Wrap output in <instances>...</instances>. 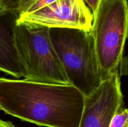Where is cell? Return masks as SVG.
Masks as SVG:
<instances>
[{
  "label": "cell",
  "instance_id": "9c48e42d",
  "mask_svg": "<svg viewBox=\"0 0 128 127\" xmlns=\"http://www.w3.org/2000/svg\"><path fill=\"white\" fill-rule=\"evenodd\" d=\"M128 126V108L120 111L111 120L109 127H126Z\"/></svg>",
  "mask_w": 128,
  "mask_h": 127
},
{
  "label": "cell",
  "instance_id": "30bf717a",
  "mask_svg": "<svg viewBox=\"0 0 128 127\" xmlns=\"http://www.w3.org/2000/svg\"><path fill=\"white\" fill-rule=\"evenodd\" d=\"M56 0H35L33 2H31L29 4L23 11L20 14H29L31 12H34L42 7H45L48 5L50 4L51 3L53 2Z\"/></svg>",
  "mask_w": 128,
  "mask_h": 127
},
{
  "label": "cell",
  "instance_id": "8992f818",
  "mask_svg": "<svg viewBox=\"0 0 128 127\" xmlns=\"http://www.w3.org/2000/svg\"><path fill=\"white\" fill-rule=\"evenodd\" d=\"M93 15L82 0H56L34 12L18 16L16 23L90 31Z\"/></svg>",
  "mask_w": 128,
  "mask_h": 127
},
{
  "label": "cell",
  "instance_id": "4fadbf2b",
  "mask_svg": "<svg viewBox=\"0 0 128 127\" xmlns=\"http://www.w3.org/2000/svg\"><path fill=\"white\" fill-rule=\"evenodd\" d=\"M4 10H5V9H4L3 6H2V3H1V0H0V12L4 11Z\"/></svg>",
  "mask_w": 128,
  "mask_h": 127
},
{
  "label": "cell",
  "instance_id": "52a82bcc",
  "mask_svg": "<svg viewBox=\"0 0 128 127\" xmlns=\"http://www.w3.org/2000/svg\"><path fill=\"white\" fill-rule=\"evenodd\" d=\"M18 16L17 11L0 12V71L16 78L26 75L15 46L14 30Z\"/></svg>",
  "mask_w": 128,
  "mask_h": 127
},
{
  "label": "cell",
  "instance_id": "3957f363",
  "mask_svg": "<svg viewBox=\"0 0 128 127\" xmlns=\"http://www.w3.org/2000/svg\"><path fill=\"white\" fill-rule=\"evenodd\" d=\"M91 31L103 81L120 70L123 63L128 39L127 0H102L93 16Z\"/></svg>",
  "mask_w": 128,
  "mask_h": 127
},
{
  "label": "cell",
  "instance_id": "5bb4252c",
  "mask_svg": "<svg viewBox=\"0 0 128 127\" xmlns=\"http://www.w3.org/2000/svg\"><path fill=\"white\" fill-rule=\"evenodd\" d=\"M128 127V126H127V127Z\"/></svg>",
  "mask_w": 128,
  "mask_h": 127
},
{
  "label": "cell",
  "instance_id": "7a4b0ae2",
  "mask_svg": "<svg viewBox=\"0 0 128 127\" xmlns=\"http://www.w3.org/2000/svg\"><path fill=\"white\" fill-rule=\"evenodd\" d=\"M49 32L70 84L89 95L102 82L91 30L51 27Z\"/></svg>",
  "mask_w": 128,
  "mask_h": 127
},
{
  "label": "cell",
  "instance_id": "6da1fadb",
  "mask_svg": "<svg viewBox=\"0 0 128 127\" xmlns=\"http://www.w3.org/2000/svg\"><path fill=\"white\" fill-rule=\"evenodd\" d=\"M84 96L71 84L0 77V110L46 127H79Z\"/></svg>",
  "mask_w": 128,
  "mask_h": 127
},
{
  "label": "cell",
  "instance_id": "277c9868",
  "mask_svg": "<svg viewBox=\"0 0 128 127\" xmlns=\"http://www.w3.org/2000/svg\"><path fill=\"white\" fill-rule=\"evenodd\" d=\"M49 27L16 23L15 46L24 69L25 79L34 82L70 84L51 42Z\"/></svg>",
  "mask_w": 128,
  "mask_h": 127
},
{
  "label": "cell",
  "instance_id": "8fae6325",
  "mask_svg": "<svg viewBox=\"0 0 128 127\" xmlns=\"http://www.w3.org/2000/svg\"><path fill=\"white\" fill-rule=\"evenodd\" d=\"M89 7L92 15H94L102 0H82Z\"/></svg>",
  "mask_w": 128,
  "mask_h": 127
},
{
  "label": "cell",
  "instance_id": "ba28073f",
  "mask_svg": "<svg viewBox=\"0 0 128 127\" xmlns=\"http://www.w3.org/2000/svg\"><path fill=\"white\" fill-rule=\"evenodd\" d=\"M34 1L35 0H1L4 9L17 11L19 14Z\"/></svg>",
  "mask_w": 128,
  "mask_h": 127
},
{
  "label": "cell",
  "instance_id": "5b68a950",
  "mask_svg": "<svg viewBox=\"0 0 128 127\" xmlns=\"http://www.w3.org/2000/svg\"><path fill=\"white\" fill-rule=\"evenodd\" d=\"M121 72L116 70L102 81L97 88L84 97L79 127H109L124 105Z\"/></svg>",
  "mask_w": 128,
  "mask_h": 127
},
{
  "label": "cell",
  "instance_id": "7c38bea8",
  "mask_svg": "<svg viewBox=\"0 0 128 127\" xmlns=\"http://www.w3.org/2000/svg\"><path fill=\"white\" fill-rule=\"evenodd\" d=\"M0 127H16L10 122L4 121L0 118Z\"/></svg>",
  "mask_w": 128,
  "mask_h": 127
}]
</instances>
